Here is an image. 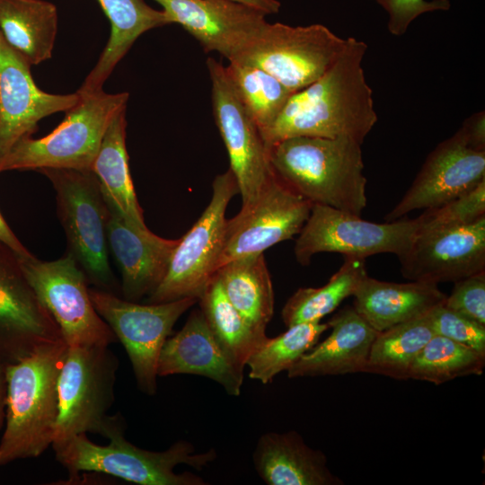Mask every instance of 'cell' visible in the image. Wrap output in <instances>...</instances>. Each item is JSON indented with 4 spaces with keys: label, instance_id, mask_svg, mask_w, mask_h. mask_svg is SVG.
I'll return each instance as SVG.
<instances>
[{
    "label": "cell",
    "instance_id": "6da1fadb",
    "mask_svg": "<svg viewBox=\"0 0 485 485\" xmlns=\"http://www.w3.org/2000/svg\"><path fill=\"white\" fill-rule=\"evenodd\" d=\"M354 37L316 81L293 93L274 123L260 133L266 148L293 137L348 138L363 144L377 122L362 62L367 50Z\"/></svg>",
    "mask_w": 485,
    "mask_h": 485
},
{
    "label": "cell",
    "instance_id": "7a4b0ae2",
    "mask_svg": "<svg viewBox=\"0 0 485 485\" xmlns=\"http://www.w3.org/2000/svg\"><path fill=\"white\" fill-rule=\"evenodd\" d=\"M267 152L272 172L313 205L361 216L367 203L361 144L343 137H293Z\"/></svg>",
    "mask_w": 485,
    "mask_h": 485
},
{
    "label": "cell",
    "instance_id": "3957f363",
    "mask_svg": "<svg viewBox=\"0 0 485 485\" xmlns=\"http://www.w3.org/2000/svg\"><path fill=\"white\" fill-rule=\"evenodd\" d=\"M67 348L60 339L4 366L6 412L0 466L38 457L52 445L58 414L57 379Z\"/></svg>",
    "mask_w": 485,
    "mask_h": 485
},
{
    "label": "cell",
    "instance_id": "277c9868",
    "mask_svg": "<svg viewBox=\"0 0 485 485\" xmlns=\"http://www.w3.org/2000/svg\"><path fill=\"white\" fill-rule=\"evenodd\" d=\"M125 428L114 431L106 445L94 444L84 433L54 445L56 460L72 480L81 472H94L139 485L208 484L193 472L177 473L174 469L179 464L197 471L204 469L216 459L214 448L198 453L190 442L181 439L164 451L145 450L125 438Z\"/></svg>",
    "mask_w": 485,
    "mask_h": 485
},
{
    "label": "cell",
    "instance_id": "5b68a950",
    "mask_svg": "<svg viewBox=\"0 0 485 485\" xmlns=\"http://www.w3.org/2000/svg\"><path fill=\"white\" fill-rule=\"evenodd\" d=\"M119 364L109 346H68L57 379L58 414L51 445L83 433L108 438L126 427L119 413L108 414Z\"/></svg>",
    "mask_w": 485,
    "mask_h": 485
},
{
    "label": "cell",
    "instance_id": "8992f818",
    "mask_svg": "<svg viewBox=\"0 0 485 485\" xmlns=\"http://www.w3.org/2000/svg\"><path fill=\"white\" fill-rule=\"evenodd\" d=\"M63 121L40 138L25 137L0 158V172L13 170H92L104 134L114 118L127 108L128 93L102 91L81 96Z\"/></svg>",
    "mask_w": 485,
    "mask_h": 485
},
{
    "label": "cell",
    "instance_id": "52a82bcc",
    "mask_svg": "<svg viewBox=\"0 0 485 485\" xmlns=\"http://www.w3.org/2000/svg\"><path fill=\"white\" fill-rule=\"evenodd\" d=\"M51 182L68 253L94 287L117 295L108 256L109 206L92 170L42 169Z\"/></svg>",
    "mask_w": 485,
    "mask_h": 485
},
{
    "label": "cell",
    "instance_id": "ba28073f",
    "mask_svg": "<svg viewBox=\"0 0 485 485\" xmlns=\"http://www.w3.org/2000/svg\"><path fill=\"white\" fill-rule=\"evenodd\" d=\"M239 188L230 169L214 179L212 197L200 217L179 239L166 274L149 295L150 304L198 299L218 269L225 234V210Z\"/></svg>",
    "mask_w": 485,
    "mask_h": 485
},
{
    "label": "cell",
    "instance_id": "9c48e42d",
    "mask_svg": "<svg viewBox=\"0 0 485 485\" xmlns=\"http://www.w3.org/2000/svg\"><path fill=\"white\" fill-rule=\"evenodd\" d=\"M89 294L96 312L125 348L138 389L154 395L163 346L176 322L198 299L184 297L141 304L96 287H89Z\"/></svg>",
    "mask_w": 485,
    "mask_h": 485
},
{
    "label": "cell",
    "instance_id": "30bf717a",
    "mask_svg": "<svg viewBox=\"0 0 485 485\" xmlns=\"http://www.w3.org/2000/svg\"><path fill=\"white\" fill-rule=\"evenodd\" d=\"M18 258L27 280L67 346H110L118 340L96 312L87 278L70 253L51 261L39 260L32 253Z\"/></svg>",
    "mask_w": 485,
    "mask_h": 485
},
{
    "label": "cell",
    "instance_id": "8fae6325",
    "mask_svg": "<svg viewBox=\"0 0 485 485\" xmlns=\"http://www.w3.org/2000/svg\"><path fill=\"white\" fill-rule=\"evenodd\" d=\"M345 44L346 39L322 24L291 26L267 22L234 60L262 68L295 93L320 78L338 58Z\"/></svg>",
    "mask_w": 485,
    "mask_h": 485
},
{
    "label": "cell",
    "instance_id": "7c38bea8",
    "mask_svg": "<svg viewBox=\"0 0 485 485\" xmlns=\"http://www.w3.org/2000/svg\"><path fill=\"white\" fill-rule=\"evenodd\" d=\"M418 229L416 219H398L382 224L331 207L313 204L295 241L294 253L303 266L314 254L336 252L345 257L366 259L379 253L399 258L410 246Z\"/></svg>",
    "mask_w": 485,
    "mask_h": 485
},
{
    "label": "cell",
    "instance_id": "4fadbf2b",
    "mask_svg": "<svg viewBox=\"0 0 485 485\" xmlns=\"http://www.w3.org/2000/svg\"><path fill=\"white\" fill-rule=\"evenodd\" d=\"M213 115L237 181L242 207L259 197L271 170L260 129L238 97L223 63L208 57Z\"/></svg>",
    "mask_w": 485,
    "mask_h": 485
},
{
    "label": "cell",
    "instance_id": "5bb4252c",
    "mask_svg": "<svg viewBox=\"0 0 485 485\" xmlns=\"http://www.w3.org/2000/svg\"><path fill=\"white\" fill-rule=\"evenodd\" d=\"M312 206L271 171L256 200L226 220L218 269L234 259L263 253L269 247L299 234Z\"/></svg>",
    "mask_w": 485,
    "mask_h": 485
},
{
    "label": "cell",
    "instance_id": "9a60e30c",
    "mask_svg": "<svg viewBox=\"0 0 485 485\" xmlns=\"http://www.w3.org/2000/svg\"><path fill=\"white\" fill-rule=\"evenodd\" d=\"M60 339L58 326L27 280L18 255L0 242V365L18 362Z\"/></svg>",
    "mask_w": 485,
    "mask_h": 485
},
{
    "label": "cell",
    "instance_id": "2e32d148",
    "mask_svg": "<svg viewBox=\"0 0 485 485\" xmlns=\"http://www.w3.org/2000/svg\"><path fill=\"white\" fill-rule=\"evenodd\" d=\"M485 181V151L472 148L458 129L428 155L411 186L385 216L395 221L414 210L440 207Z\"/></svg>",
    "mask_w": 485,
    "mask_h": 485
},
{
    "label": "cell",
    "instance_id": "e0dca14e",
    "mask_svg": "<svg viewBox=\"0 0 485 485\" xmlns=\"http://www.w3.org/2000/svg\"><path fill=\"white\" fill-rule=\"evenodd\" d=\"M401 275L438 285L485 270V216L475 222L417 233L399 257Z\"/></svg>",
    "mask_w": 485,
    "mask_h": 485
},
{
    "label": "cell",
    "instance_id": "ac0fdd59",
    "mask_svg": "<svg viewBox=\"0 0 485 485\" xmlns=\"http://www.w3.org/2000/svg\"><path fill=\"white\" fill-rule=\"evenodd\" d=\"M205 52L236 58L267 24L266 14L234 0H154Z\"/></svg>",
    "mask_w": 485,
    "mask_h": 485
},
{
    "label": "cell",
    "instance_id": "d6986e66",
    "mask_svg": "<svg viewBox=\"0 0 485 485\" xmlns=\"http://www.w3.org/2000/svg\"><path fill=\"white\" fill-rule=\"evenodd\" d=\"M30 65L0 40V158L20 140L31 137L43 118L66 111L79 101L77 93L52 94L35 84Z\"/></svg>",
    "mask_w": 485,
    "mask_h": 485
},
{
    "label": "cell",
    "instance_id": "ffe728a7",
    "mask_svg": "<svg viewBox=\"0 0 485 485\" xmlns=\"http://www.w3.org/2000/svg\"><path fill=\"white\" fill-rule=\"evenodd\" d=\"M244 367L234 363L210 331L200 309L193 310L183 327L164 342L157 375H196L219 384L232 396H239Z\"/></svg>",
    "mask_w": 485,
    "mask_h": 485
},
{
    "label": "cell",
    "instance_id": "44dd1931",
    "mask_svg": "<svg viewBox=\"0 0 485 485\" xmlns=\"http://www.w3.org/2000/svg\"><path fill=\"white\" fill-rule=\"evenodd\" d=\"M106 200L108 246L121 271L122 295L124 299L137 302L146 295H150L160 285L180 238L165 239L149 229H135Z\"/></svg>",
    "mask_w": 485,
    "mask_h": 485
},
{
    "label": "cell",
    "instance_id": "7402d4cb",
    "mask_svg": "<svg viewBox=\"0 0 485 485\" xmlns=\"http://www.w3.org/2000/svg\"><path fill=\"white\" fill-rule=\"evenodd\" d=\"M328 324L331 334L287 370L289 378L365 373L378 331L349 305L336 313Z\"/></svg>",
    "mask_w": 485,
    "mask_h": 485
},
{
    "label": "cell",
    "instance_id": "603a6c76",
    "mask_svg": "<svg viewBox=\"0 0 485 485\" xmlns=\"http://www.w3.org/2000/svg\"><path fill=\"white\" fill-rule=\"evenodd\" d=\"M254 469L268 485H343L323 452L310 447L295 430L262 434L252 454Z\"/></svg>",
    "mask_w": 485,
    "mask_h": 485
},
{
    "label": "cell",
    "instance_id": "cb8c5ba5",
    "mask_svg": "<svg viewBox=\"0 0 485 485\" xmlns=\"http://www.w3.org/2000/svg\"><path fill=\"white\" fill-rule=\"evenodd\" d=\"M353 307L375 331L426 315L444 303L446 295L437 285L410 281L394 283L366 275L353 295Z\"/></svg>",
    "mask_w": 485,
    "mask_h": 485
},
{
    "label": "cell",
    "instance_id": "d4e9b609",
    "mask_svg": "<svg viewBox=\"0 0 485 485\" xmlns=\"http://www.w3.org/2000/svg\"><path fill=\"white\" fill-rule=\"evenodd\" d=\"M110 23V36L96 65L76 92L84 96L102 91L117 64L147 31L171 24L163 10L145 0H97Z\"/></svg>",
    "mask_w": 485,
    "mask_h": 485
},
{
    "label": "cell",
    "instance_id": "484cf974",
    "mask_svg": "<svg viewBox=\"0 0 485 485\" xmlns=\"http://www.w3.org/2000/svg\"><path fill=\"white\" fill-rule=\"evenodd\" d=\"M126 110L124 108L119 110L110 121L92 171L98 178L104 196L126 222L135 229L146 231L148 228L137 201L128 166Z\"/></svg>",
    "mask_w": 485,
    "mask_h": 485
},
{
    "label": "cell",
    "instance_id": "4316f807",
    "mask_svg": "<svg viewBox=\"0 0 485 485\" xmlns=\"http://www.w3.org/2000/svg\"><path fill=\"white\" fill-rule=\"evenodd\" d=\"M57 10L46 0H0V32L4 41L30 65L52 56Z\"/></svg>",
    "mask_w": 485,
    "mask_h": 485
},
{
    "label": "cell",
    "instance_id": "83f0119b",
    "mask_svg": "<svg viewBox=\"0 0 485 485\" xmlns=\"http://www.w3.org/2000/svg\"><path fill=\"white\" fill-rule=\"evenodd\" d=\"M216 275L231 304L252 329L266 334L274 313V291L263 253L230 260Z\"/></svg>",
    "mask_w": 485,
    "mask_h": 485
},
{
    "label": "cell",
    "instance_id": "f1b7e54d",
    "mask_svg": "<svg viewBox=\"0 0 485 485\" xmlns=\"http://www.w3.org/2000/svg\"><path fill=\"white\" fill-rule=\"evenodd\" d=\"M367 275L366 259L345 257L339 270L320 287H300L286 302L281 316L287 327L321 322L354 295Z\"/></svg>",
    "mask_w": 485,
    "mask_h": 485
},
{
    "label": "cell",
    "instance_id": "f546056e",
    "mask_svg": "<svg viewBox=\"0 0 485 485\" xmlns=\"http://www.w3.org/2000/svg\"><path fill=\"white\" fill-rule=\"evenodd\" d=\"M198 302L206 322L228 357L242 367L267 337L247 322L225 295L216 275L199 295Z\"/></svg>",
    "mask_w": 485,
    "mask_h": 485
},
{
    "label": "cell",
    "instance_id": "4dcf8cb0",
    "mask_svg": "<svg viewBox=\"0 0 485 485\" xmlns=\"http://www.w3.org/2000/svg\"><path fill=\"white\" fill-rule=\"evenodd\" d=\"M434 335L428 313L378 331L365 373L407 380L412 362Z\"/></svg>",
    "mask_w": 485,
    "mask_h": 485
},
{
    "label": "cell",
    "instance_id": "1f68e13d",
    "mask_svg": "<svg viewBox=\"0 0 485 485\" xmlns=\"http://www.w3.org/2000/svg\"><path fill=\"white\" fill-rule=\"evenodd\" d=\"M328 329V322H302L287 327L277 337L267 336L246 362L249 377L263 384L271 383L276 375L287 371L310 350Z\"/></svg>",
    "mask_w": 485,
    "mask_h": 485
},
{
    "label": "cell",
    "instance_id": "d6a6232c",
    "mask_svg": "<svg viewBox=\"0 0 485 485\" xmlns=\"http://www.w3.org/2000/svg\"><path fill=\"white\" fill-rule=\"evenodd\" d=\"M227 75L238 97L261 133L277 119L293 93L262 68L241 61H229Z\"/></svg>",
    "mask_w": 485,
    "mask_h": 485
},
{
    "label": "cell",
    "instance_id": "836d02e7",
    "mask_svg": "<svg viewBox=\"0 0 485 485\" xmlns=\"http://www.w3.org/2000/svg\"><path fill=\"white\" fill-rule=\"evenodd\" d=\"M485 354L448 338L434 335L412 362L408 379L436 385L458 377L480 375Z\"/></svg>",
    "mask_w": 485,
    "mask_h": 485
},
{
    "label": "cell",
    "instance_id": "e575fe53",
    "mask_svg": "<svg viewBox=\"0 0 485 485\" xmlns=\"http://www.w3.org/2000/svg\"><path fill=\"white\" fill-rule=\"evenodd\" d=\"M485 216V181L471 191L415 218L417 233L470 224ZM416 233V234H417Z\"/></svg>",
    "mask_w": 485,
    "mask_h": 485
},
{
    "label": "cell",
    "instance_id": "d590c367",
    "mask_svg": "<svg viewBox=\"0 0 485 485\" xmlns=\"http://www.w3.org/2000/svg\"><path fill=\"white\" fill-rule=\"evenodd\" d=\"M435 335L443 336L485 354V325L441 304L428 313Z\"/></svg>",
    "mask_w": 485,
    "mask_h": 485
},
{
    "label": "cell",
    "instance_id": "8d00e7d4",
    "mask_svg": "<svg viewBox=\"0 0 485 485\" xmlns=\"http://www.w3.org/2000/svg\"><path fill=\"white\" fill-rule=\"evenodd\" d=\"M454 283L444 305L485 325V270Z\"/></svg>",
    "mask_w": 485,
    "mask_h": 485
},
{
    "label": "cell",
    "instance_id": "74e56055",
    "mask_svg": "<svg viewBox=\"0 0 485 485\" xmlns=\"http://www.w3.org/2000/svg\"><path fill=\"white\" fill-rule=\"evenodd\" d=\"M388 14L387 29L393 36L406 33L411 22L421 14L447 11L449 0H374Z\"/></svg>",
    "mask_w": 485,
    "mask_h": 485
},
{
    "label": "cell",
    "instance_id": "f35d334b",
    "mask_svg": "<svg viewBox=\"0 0 485 485\" xmlns=\"http://www.w3.org/2000/svg\"><path fill=\"white\" fill-rule=\"evenodd\" d=\"M468 144L474 149L485 151V113L479 111L467 118L459 128Z\"/></svg>",
    "mask_w": 485,
    "mask_h": 485
},
{
    "label": "cell",
    "instance_id": "ab89813d",
    "mask_svg": "<svg viewBox=\"0 0 485 485\" xmlns=\"http://www.w3.org/2000/svg\"><path fill=\"white\" fill-rule=\"evenodd\" d=\"M0 242L12 249L17 255H29L27 248L21 242L15 234L5 222L0 212Z\"/></svg>",
    "mask_w": 485,
    "mask_h": 485
},
{
    "label": "cell",
    "instance_id": "60d3db41",
    "mask_svg": "<svg viewBox=\"0 0 485 485\" xmlns=\"http://www.w3.org/2000/svg\"><path fill=\"white\" fill-rule=\"evenodd\" d=\"M253 7L266 15L278 13L281 7L278 0H234Z\"/></svg>",
    "mask_w": 485,
    "mask_h": 485
},
{
    "label": "cell",
    "instance_id": "b9f144b4",
    "mask_svg": "<svg viewBox=\"0 0 485 485\" xmlns=\"http://www.w3.org/2000/svg\"><path fill=\"white\" fill-rule=\"evenodd\" d=\"M6 412V377L4 366L0 365V429L4 425Z\"/></svg>",
    "mask_w": 485,
    "mask_h": 485
},
{
    "label": "cell",
    "instance_id": "7bdbcfd3",
    "mask_svg": "<svg viewBox=\"0 0 485 485\" xmlns=\"http://www.w3.org/2000/svg\"><path fill=\"white\" fill-rule=\"evenodd\" d=\"M1 38H2V34H1V32H0V40H1Z\"/></svg>",
    "mask_w": 485,
    "mask_h": 485
}]
</instances>
